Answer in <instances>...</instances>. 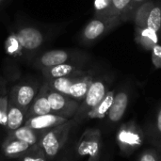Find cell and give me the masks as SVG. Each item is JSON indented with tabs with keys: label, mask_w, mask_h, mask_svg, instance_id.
<instances>
[{
	"label": "cell",
	"mask_w": 161,
	"mask_h": 161,
	"mask_svg": "<svg viewBox=\"0 0 161 161\" xmlns=\"http://www.w3.org/2000/svg\"><path fill=\"white\" fill-rule=\"evenodd\" d=\"M137 42L146 50H152L158 44L161 31V5L146 1L135 12L133 17Z\"/></svg>",
	"instance_id": "1"
},
{
	"label": "cell",
	"mask_w": 161,
	"mask_h": 161,
	"mask_svg": "<svg viewBox=\"0 0 161 161\" xmlns=\"http://www.w3.org/2000/svg\"><path fill=\"white\" fill-rule=\"evenodd\" d=\"M75 127L74 119H70L66 123L44 131L39 142L46 157L53 161L65 148L72 130Z\"/></svg>",
	"instance_id": "2"
},
{
	"label": "cell",
	"mask_w": 161,
	"mask_h": 161,
	"mask_svg": "<svg viewBox=\"0 0 161 161\" xmlns=\"http://www.w3.org/2000/svg\"><path fill=\"white\" fill-rule=\"evenodd\" d=\"M89 61V56L82 51L74 49H55L39 54L30 62V65L37 69L57 66L63 63H81L86 64Z\"/></svg>",
	"instance_id": "3"
},
{
	"label": "cell",
	"mask_w": 161,
	"mask_h": 161,
	"mask_svg": "<svg viewBox=\"0 0 161 161\" xmlns=\"http://www.w3.org/2000/svg\"><path fill=\"white\" fill-rule=\"evenodd\" d=\"M111 83L112 79L109 76H100L94 78L88 90L85 98L80 103L78 109L73 118L75 123V126L80 125L85 122L87 114L94 107H96L110 91L109 88Z\"/></svg>",
	"instance_id": "4"
},
{
	"label": "cell",
	"mask_w": 161,
	"mask_h": 161,
	"mask_svg": "<svg viewBox=\"0 0 161 161\" xmlns=\"http://www.w3.org/2000/svg\"><path fill=\"white\" fill-rule=\"evenodd\" d=\"M15 34L22 48V57L31 62L40 54V50L44 44L45 34L42 29L30 24H20Z\"/></svg>",
	"instance_id": "5"
},
{
	"label": "cell",
	"mask_w": 161,
	"mask_h": 161,
	"mask_svg": "<svg viewBox=\"0 0 161 161\" xmlns=\"http://www.w3.org/2000/svg\"><path fill=\"white\" fill-rule=\"evenodd\" d=\"M115 141L121 154L129 157L139 150L145 142L144 130L135 121L125 122L117 128Z\"/></svg>",
	"instance_id": "6"
},
{
	"label": "cell",
	"mask_w": 161,
	"mask_h": 161,
	"mask_svg": "<svg viewBox=\"0 0 161 161\" xmlns=\"http://www.w3.org/2000/svg\"><path fill=\"white\" fill-rule=\"evenodd\" d=\"M76 158L88 157V161H98L103 153V132L99 128H88L75 144Z\"/></svg>",
	"instance_id": "7"
},
{
	"label": "cell",
	"mask_w": 161,
	"mask_h": 161,
	"mask_svg": "<svg viewBox=\"0 0 161 161\" xmlns=\"http://www.w3.org/2000/svg\"><path fill=\"white\" fill-rule=\"evenodd\" d=\"M131 100V89L128 86H122L119 90L116 91L113 103L107 114L103 119L104 123V131L107 134H110L116 128L119 127V125L124 118Z\"/></svg>",
	"instance_id": "8"
},
{
	"label": "cell",
	"mask_w": 161,
	"mask_h": 161,
	"mask_svg": "<svg viewBox=\"0 0 161 161\" xmlns=\"http://www.w3.org/2000/svg\"><path fill=\"white\" fill-rule=\"evenodd\" d=\"M42 83L38 80H24L11 87L8 92V99L15 104L23 108L25 110H28L33 100L37 96Z\"/></svg>",
	"instance_id": "9"
},
{
	"label": "cell",
	"mask_w": 161,
	"mask_h": 161,
	"mask_svg": "<svg viewBox=\"0 0 161 161\" xmlns=\"http://www.w3.org/2000/svg\"><path fill=\"white\" fill-rule=\"evenodd\" d=\"M48 100L51 112L67 119H72L75 115L80 103L72 97L56 92L48 87Z\"/></svg>",
	"instance_id": "10"
},
{
	"label": "cell",
	"mask_w": 161,
	"mask_h": 161,
	"mask_svg": "<svg viewBox=\"0 0 161 161\" xmlns=\"http://www.w3.org/2000/svg\"><path fill=\"white\" fill-rule=\"evenodd\" d=\"M113 27L111 24L101 17L95 16L83 28L80 34V42L83 44H92L105 36Z\"/></svg>",
	"instance_id": "11"
},
{
	"label": "cell",
	"mask_w": 161,
	"mask_h": 161,
	"mask_svg": "<svg viewBox=\"0 0 161 161\" xmlns=\"http://www.w3.org/2000/svg\"><path fill=\"white\" fill-rule=\"evenodd\" d=\"M92 70L86 69V64L63 63L57 66L41 70L43 79H53L64 76H82L88 75Z\"/></svg>",
	"instance_id": "12"
},
{
	"label": "cell",
	"mask_w": 161,
	"mask_h": 161,
	"mask_svg": "<svg viewBox=\"0 0 161 161\" xmlns=\"http://www.w3.org/2000/svg\"><path fill=\"white\" fill-rule=\"evenodd\" d=\"M70 119H67L65 117L54 114V113H48L44 115L40 116H34L27 118L25 122L24 125H26L32 129L39 130V131H47L51 128H54L58 125H60Z\"/></svg>",
	"instance_id": "13"
},
{
	"label": "cell",
	"mask_w": 161,
	"mask_h": 161,
	"mask_svg": "<svg viewBox=\"0 0 161 161\" xmlns=\"http://www.w3.org/2000/svg\"><path fill=\"white\" fill-rule=\"evenodd\" d=\"M31 147L32 145H29L22 141L6 137L0 143V153L1 156L7 159L17 160L28 152Z\"/></svg>",
	"instance_id": "14"
},
{
	"label": "cell",
	"mask_w": 161,
	"mask_h": 161,
	"mask_svg": "<svg viewBox=\"0 0 161 161\" xmlns=\"http://www.w3.org/2000/svg\"><path fill=\"white\" fill-rule=\"evenodd\" d=\"M130 6L131 0H111L104 19L108 20L112 27H115L121 22L126 21Z\"/></svg>",
	"instance_id": "15"
},
{
	"label": "cell",
	"mask_w": 161,
	"mask_h": 161,
	"mask_svg": "<svg viewBox=\"0 0 161 161\" xmlns=\"http://www.w3.org/2000/svg\"><path fill=\"white\" fill-rule=\"evenodd\" d=\"M48 85L47 83L43 80L42 87L33 100L32 104L30 105L27 113H26V119L34 116H40V115H44L51 112V108L48 100Z\"/></svg>",
	"instance_id": "16"
},
{
	"label": "cell",
	"mask_w": 161,
	"mask_h": 161,
	"mask_svg": "<svg viewBox=\"0 0 161 161\" xmlns=\"http://www.w3.org/2000/svg\"><path fill=\"white\" fill-rule=\"evenodd\" d=\"M27 111L23 108L15 104L13 101L8 99V121L6 126V136L12 133L16 129L20 128L25 125L26 120Z\"/></svg>",
	"instance_id": "17"
},
{
	"label": "cell",
	"mask_w": 161,
	"mask_h": 161,
	"mask_svg": "<svg viewBox=\"0 0 161 161\" xmlns=\"http://www.w3.org/2000/svg\"><path fill=\"white\" fill-rule=\"evenodd\" d=\"M144 134L145 141L154 147L161 149V105L148 121Z\"/></svg>",
	"instance_id": "18"
},
{
	"label": "cell",
	"mask_w": 161,
	"mask_h": 161,
	"mask_svg": "<svg viewBox=\"0 0 161 161\" xmlns=\"http://www.w3.org/2000/svg\"><path fill=\"white\" fill-rule=\"evenodd\" d=\"M94 78H95V76H94L93 71L89 73L88 75L78 76L70 88L69 96L72 97L73 99L78 101L79 103H81L82 100L85 98V96L88 92V90H89L91 84L92 83V81L94 80Z\"/></svg>",
	"instance_id": "19"
},
{
	"label": "cell",
	"mask_w": 161,
	"mask_h": 161,
	"mask_svg": "<svg viewBox=\"0 0 161 161\" xmlns=\"http://www.w3.org/2000/svg\"><path fill=\"white\" fill-rule=\"evenodd\" d=\"M43 133H44L43 131L35 130L26 125H23L6 137H9V138H13V139L22 141V142L33 146V145L39 144Z\"/></svg>",
	"instance_id": "20"
},
{
	"label": "cell",
	"mask_w": 161,
	"mask_h": 161,
	"mask_svg": "<svg viewBox=\"0 0 161 161\" xmlns=\"http://www.w3.org/2000/svg\"><path fill=\"white\" fill-rule=\"evenodd\" d=\"M115 92H116V90H110L106 94V96L103 98V100L87 114L85 121L94 120V119L103 120L107 116V114H108V110H109V108L113 103Z\"/></svg>",
	"instance_id": "21"
},
{
	"label": "cell",
	"mask_w": 161,
	"mask_h": 161,
	"mask_svg": "<svg viewBox=\"0 0 161 161\" xmlns=\"http://www.w3.org/2000/svg\"><path fill=\"white\" fill-rule=\"evenodd\" d=\"M77 77L78 76H64V77H58L53 79H43V80L47 83L50 89L69 96L70 88Z\"/></svg>",
	"instance_id": "22"
},
{
	"label": "cell",
	"mask_w": 161,
	"mask_h": 161,
	"mask_svg": "<svg viewBox=\"0 0 161 161\" xmlns=\"http://www.w3.org/2000/svg\"><path fill=\"white\" fill-rule=\"evenodd\" d=\"M17 161H50L39 144L34 145Z\"/></svg>",
	"instance_id": "23"
},
{
	"label": "cell",
	"mask_w": 161,
	"mask_h": 161,
	"mask_svg": "<svg viewBox=\"0 0 161 161\" xmlns=\"http://www.w3.org/2000/svg\"><path fill=\"white\" fill-rule=\"evenodd\" d=\"M6 51L13 57H22V48L15 33L11 34L6 41Z\"/></svg>",
	"instance_id": "24"
},
{
	"label": "cell",
	"mask_w": 161,
	"mask_h": 161,
	"mask_svg": "<svg viewBox=\"0 0 161 161\" xmlns=\"http://www.w3.org/2000/svg\"><path fill=\"white\" fill-rule=\"evenodd\" d=\"M8 93H6L0 96V129L4 131L5 136H6V126L8 121Z\"/></svg>",
	"instance_id": "25"
},
{
	"label": "cell",
	"mask_w": 161,
	"mask_h": 161,
	"mask_svg": "<svg viewBox=\"0 0 161 161\" xmlns=\"http://www.w3.org/2000/svg\"><path fill=\"white\" fill-rule=\"evenodd\" d=\"M137 161H161L160 152L155 147L144 149L139 155Z\"/></svg>",
	"instance_id": "26"
},
{
	"label": "cell",
	"mask_w": 161,
	"mask_h": 161,
	"mask_svg": "<svg viewBox=\"0 0 161 161\" xmlns=\"http://www.w3.org/2000/svg\"><path fill=\"white\" fill-rule=\"evenodd\" d=\"M75 146L72 148L64 149L53 161H75Z\"/></svg>",
	"instance_id": "27"
},
{
	"label": "cell",
	"mask_w": 161,
	"mask_h": 161,
	"mask_svg": "<svg viewBox=\"0 0 161 161\" xmlns=\"http://www.w3.org/2000/svg\"><path fill=\"white\" fill-rule=\"evenodd\" d=\"M151 51L154 66L156 68H161V45L157 44Z\"/></svg>",
	"instance_id": "28"
},
{
	"label": "cell",
	"mask_w": 161,
	"mask_h": 161,
	"mask_svg": "<svg viewBox=\"0 0 161 161\" xmlns=\"http://www.w3.org/2000/svg\"><path fill=\"white\" fill-rule=\"evenodd\" d=\"M145 2H146V0H131V6H130V8H129V12H128L126 21L133 20V17H134L135 12L137 11V9Z\"/></svg>",
	"instance_id": "29"
},
{
	"label": "cell",
	"mask_w": 161,
	"mask_h": 161,
	"mask_svg": "<svg viewBox=\"0 0 161 161\" xmlns=\"http://www.w3.org/2000/svg\"><path fill=\"white\" fill-rule=\"evenodd\" d=\"M98 161H112V157H111V154L108 152V151H106L103 153L101 158Z\"/></svg>",
	"instance_id": "30"
},
{
	"label": "cell",
	"mask_w": 161,
	"mask_h": 161,
	"mask_svg": "<svg viewBox=\"0 0 161 161\" xmlns=\"http://www.w3.org/2000/svg\"><path fill=\"white\" fill-rule=\"evenodd\" d=\"M8 93L7 91H6V88H5V85L4 84H1L0 85V96L3 95V94H6Z\"/></svg>",
	"instance_id": "31"
},
{
	"label": "cell",
	"mask_w": 161,
	"mask_h": 161,
	"mask_svg": "<svg viewBox=\"0 0 161 161\" xmlns=\"http://www.w3.org/2000/svg\"><path fill=\"white\" fill-rule=\"evenodd\" d=\"M9 159H7V158H5L4 157H2L1 155H0V161H8Z\"/></svg>",
	"instance_id": "32"
},
{
	"label": "cell",
	"mask_w": 161,
	"mask_h": 161,
	"mask_svg": "<svg viewBox=\"0 0 161 161\" xmlns=\"http://www.w3.org/2000/svg\"><path fill=\"white\" fill-rule=\"evenodd\" d=\"M4 1H5V0H0V5H1V4H2V3L4 2Z\"/></svg>",
	"instance_id": "33"
},
{
	"label": "cell",
	"mask_w": 161,
	"mask_h": 161,
	"mask_svg": "<svg viewBox=\"0 0 161 161\" xmlns=\"http://www.w3.org/2000/svg\"><path fill=\"white\" fill-rule=\"evenodd\" d=\"M158 150H159V152H160V156H161V149H158Z\"/></svg>",
	"instance_id": "34"
}]
</instances>
